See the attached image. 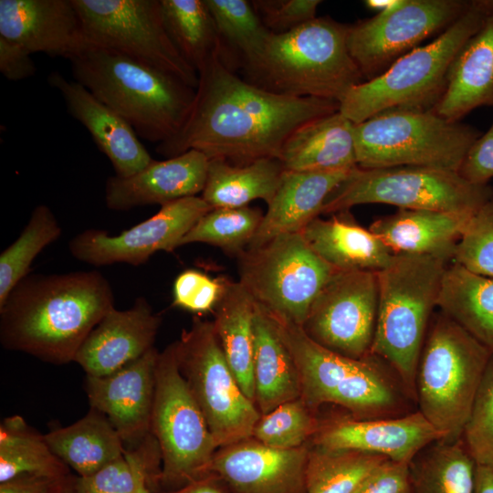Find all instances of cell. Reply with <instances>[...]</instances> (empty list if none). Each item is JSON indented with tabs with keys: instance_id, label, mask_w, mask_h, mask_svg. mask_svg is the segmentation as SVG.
Instances as JSON below:
<instances>
[{
	"instance_id": "cell-1",
	"label": "cell",
	"mask_w": 493,
	"mask_h": 493,
	"mask_svg": "<svg viewBox=\"0 0 493 493\" xmlns=\"http://www.w3.org/2000/svg\"><path fill=\"white\" fill-rule=\"evenodd\" d=\"M185 124L156 152L171 158L189 150L232 164L279 160L282 146L299 126L334 113L340 102L276 94L257 87L215 55L199 71Z\"/></svg>"
},
{
	"instance_id": "cell-2",
	"label": "cell",
	"mask_w": 493,
	"mask_h": 493,
	"mask_svg": "<svg viewBox=\"0 0 493 493\" xmlns=\"http://www.w3.org/2000/svg\"><path fill=\"white\" fill-rule=\"evenodd\" d=\"M113 308L112 288L97 270L28 274L0 305V341L7 350L66 364Z\"/></svg>"
},
{
	"instance_id": "cell-3",
	"label": "cell",
	"mask_w": 493,
	"mask_h": 493,
	"mask_svg": "<svg viewBox=\"0 0 493 493\" xmlns=\"http://www.w3.org/2000/svg\"><path fill=\"white\" fill-rule=\"evenodd\" d=\"M267 312L297 365L300 398L313 411L332 404L355 418L374 419L417 410L405 384L383 358L343 356L315 342L300 326Z\"/></svg>"
},
{
	"instance_id": "cell-4",
	"label": "cell",
	"mask_w": 493,
	"mask_h": 493,
	"mask_svg": "<svg viewBox=\"0 0 493 493\" xmlns=\"http://www.w3.org/2000/svg\"><path fill=\"white\" fill-rule=\"evenodd\" d=\"M73 79L153 143L173 139L191 112L195 89L112 50L88 46L70 59Z\"/></svg>"
},
{
	"instance_id": "cell-5",
	"label": "cell",
	"mask_w": 493,
	"mask_h": 493,
	"mask_svg": "<svg viewBox=\"0 0 493 493\" xmlns=\"http://www.w3.org/2000/svg\"><path fill=\"white\" fill-rule=\"evenodd\" d=\"M348 29L322 16L271 34L259 57L243 68V79L276 94L341 102L364 81L348 49Z\"/></svg>"
},
{
	"instance_id": "cell-6",
	"label": "cell",
	"mask_w": 493,
	"mask_h": 493,
	"mask_svg": "<svg viewBox=\"0 0 493 493\" xmlns=\"http://www.w3.org/2000/svg\"><path fill=\"white\" fill-rule=\"evenodd\" d=\"M449 263L397 253L377 272L378 314L371 353L393 368L414 401L420 354Z\"/></svg>"
},
{
	"instance_id": "cell-7",
	"label": "cell",
	"mask_w": 493,
	"mask_h": 493,
	"mask_svg": "<svg viewBox=\"0 0 493 493\" xmlns=\"http://www.w3.org/2000/svg\"><path fill=\"white\" fill-rule=\"evenodd\" d=\"M492 0H474L449 28L396 60L380 76L354 86L340 102L353 123L389 110L432 111L444 95L450 66L482 26Z\"/></svg>"
},
{
	"instance_id": "cell-8",
	"label": "cell",
	"mask_w": 493,
	"mask_h": 493,
	"mask_svg": "<svg viewBox=\"0 0 493 493\" xmlns=\"http://www.w3.org/2000/svg\"><path fill=\"white\" fill-rule=\"evenodd\" d=\"M490 355L446 315L434 313L417 365L415 403L442 440L461 438Z\"/></svg>"
},
{
	"instance_id": "cell-9",
	"label": "cell",
	"mask_w": 493,
	"mask_h": 493,
	"mask_svg": "<svg viewBox=\"0 0 493 493\" xmlns=\"http://www.w3.org/2000/svg\"><path fill=\"white\" fill-rule=\"evenodd\" d=\"M358 167L426 166L458 172L479 131L433 111L389 110L354 123Z\"/></svg>"
},
{
	"instance_id": "cell-10",
	"label": "cell",
	"mask_w": 493,
	"mask_h": 493,
	"mask_svg": "<svg viewBox=\"0 0 493 493\" xmlns=\"http://www.w3.org/2000/svg\"><path fill=\"white\" fill-rule=\"evenodd\" d=\"M492 196L488 184L470 183L456 171L426 166L357 167L328 196L321 214L350 211L365 204L474 214Z\"/></svg>"
},
{
	"instance_id": "cell-11",
	"label": "cell",
	"mask_w": 493,
	"mask_h": 493,
	"mask_svg": "<svg viewBox=\"0 0 493 493\" xmlns=\"http://www.w3.org/2000/svg\"><path fill=\"white\" fill-rule=\"evenodd\" d=\"M155 377L151 433L163 462L159 477L164 485L183 488L211 476L218 446L179 371L173 343L159 352Z\"/></svg>"
},
{
	"instance_id": "cell-12",
	"label": "cell",
	"mask_w": 493,
	"mask_h": 493,
	"mask_svg": "<svg viewBox=\"0 0 493 493\" xmlns=\"http://www.w3.org/2000/svg\"><path fill=\"white\" fill-rule=\"evenodd\" d=\"M238 282L256 304L302 327L309 307L336 271L301 233L284 234L237 257Z\"/></svg>"
},
{
	"instance_id": "cell-13",
	"label": "cell",
	"mask_w": 493,
	"mask_h": 493,
	"mask_svg": "<svg viewBox=\"0 0 493 493\" xmlns=\"http://www.w3.org/2000/svg\"><path fill=\"white\" fill-rule=\"evenodd\" d=\"M173 347L179 371L218 448L251 437L261 414L234 376L213 321L194 318Z\"/></svg>"
},
{
	"instance_id": "cell-14",
	"label": "cell",
	"mask_w": 493,
	"mask_h": 493,
	"mask_svg": "<svg viewBox=\"0 0 493 493\" xmlns=\"http://www.w3.org/2000/svg\"><path fill=\"white\" fill-rule=\"evenodd\" d=\"M89 46L107 48L167 72L196 89L198 73L180 54L160 0H72Z\"/></svg>"
},
{
	"instance_id": "cell-15",
	"label": "cell",
	"mask_w": 493,
	"mask_h": 493,
	"mask_svg": "<svg viewBox=\"0 0 493 493\" xmlns=\"http://www.w3.org/2000/svg\"><path fill=\"white\" fill-rule=\"evenodd\" d=\"M466 0H402L386 12L349 25L347 45L364 81L449 28L469 8Z\"/></svg>"
},
{
	"instance_id": "cell-16",
	"label": "cell",
	"mask_w": 493,
	"mask_h": 493,
	"mask_svg": "<svg viewBox=\"0 0 493 493\" xmlns=\"http://www.w3.org/2000/svg\"><path fill=\"white\" fill-rule=\"evenodd\" d=\"M378 292L376 272L336 270L314 299L301 328L330 351L363 358L373 342Z\"/></svg>"
},
{
	"instance_id": "cell-17",
	"label": "cell",
	"mask_w": 493,
	"mask_h": 493,
	"mask_svg": "<svg viewBox=\"0 0 493 493\" xmlns=\"http://www.w3.org/2000/svg\"><path fill=\"white\" fill-rule=\"evenodd\" d=\"M212 208L201 196L182 198L161 206L150 218L110 236L88 229L74 236L68 248L79 261L93 266L144 264L157 251L173 252L195 223Z\"/></svg>"
},
{
	"instance_id": "cell-18",
	"label": "cell",
	"mask_w": 493,
	"mask_h": 493,
	"mask_svg": "<svg viewBox=\"0 0 493 493\" xmlns=\"http://www.w3.org/2000/svg\"><path fill=\"white\" fill-rule=\"evenodd\" d=\"M309 446L277 449L253 437L220 447L210 467L231 493H306Z\"/></svg>"
},
{
	"instance_id": "cell-19",
	"label": "cell",
	"mask_w": 493,
	"mask_h": 493,
	"mask_svg": "<svg viewBox=\"0 0 493 493\" xmlns=\"http://www.w3.org/2000/svg\"><path fill=\"white\" fill-rule=\"evenodd\" d=\"M442 435L418 411L387 418L358 419L336 414L320 421L312 445L329 449L357 450L410 463Z\"/></svg>"
},
{
	"instance_id": "cell-20",
	"label": "cell",
	"mask_w": 493,
	"mask_h": 493,
	"mask_svg": "<svg viewBox=\"0 0 493 493\" xmlns=\"http://www.w3.org/2000/svg\"><path fill=\"white\" fill-rule=\"evenodd\" d=\"M158 354L153 347L113 373L86 375L90 407L107 416L128 448L135 447L151 434Z\"/></svg>"
},
{
	"instance_id": "cell-21",
	"label": "cell",
	"mask_w": 493,
	"mask_h": 493,
	"mask_svg": "<svg viewBox=\"0 0 493 493\" xmlns=\"http://www.w3.org/2000/svg\"><path fill=\"white\" fill-rule=\"evenodd\" d=\"M0 37L68 60L89 46L72 0H0Z\"/></svg>"
},
{
	"instance_id": "cell-22",
	"label": "cell",
	"mask_w": 493,
	"mask_h": 493,
	"mask_svg": "<svg viewBox=\"0 0 493 493\" xmlns=\"http://www.w3.org/2000/svg\"><path fill=\"white\" fill-rule=\"evenodd\" d=\"M160 323L144 297L128 309L113 308L89 332L74 362L89 376L113 373L153 348Z\"/></svg>"
},
{
	"instance_id": "cell-23",
	"label": "cell",
	"mask_w": 493,
	"mask_h": 493,
	"mask_svg": "<svg viewBox=\"0 0 493 493\" xmlns=\"http://www.w3.org/2000/svg\"><path fill=\"white\" fill-rule=\"evenodd\" d=\"M209 159L196 150H189L163 161L152 160L135 174L116 175L105 184V204L114 211L160 205L202 194Z\"/></svg>"
},
{
	"instance_id": "cell-24",
	"label": "cell",
	"mask_w": 493,
	"mask_h": 493,
	"mask_svg": "<svg viewBox=\"0 0 493 493\" xmlns=\"http://www.w3.org/2000/svg\"><path fill=\"white\" fill-rule=\"evenodd\" d=\"M47 82L60 93L68 113L88 130L98 149L109 158L116 176H131L153 160L131 124L81 84L58 71L49 74Z\"/></svg>"
},
{
	"instance_id": "cell-25",
	"label": "cell",
	"mask_w": 493,
	"mask_h": 493,
	"mask_svg": "<svg viewBox=\"0 0 493 493\" xmlns=\"http://www.w3.org/2000/svg\"><path fill=\"white\" fill-rule=\"evenodd\" d=\"M351 172L284 171L280 184L247 247H257L280 235L301 233L321 214L328 196Z\"/></svg>"
},
{
	"instance_id": "cell-26",
	"label": "cell",
	"mask_w": 493,
	"mask_h": 493,
	"mask_svg": "<svg viewBox=\"0 0 493 493\" xmlns=\"http://www.w3.org/2000/svg\"><path fill=\"white\" fill-rule=\"evenodd\" d=\"M474 214L398 209L375 219L369 229L394 254L427 255L452 262L456 244Z\"/></svg>"
},
{
	"instance_id": "cell-27",
	"label": "cell",
	"mask_w": 493,
	"mask_h": 493,
	"mask_svg": "<svg viewBox=\"0 0 493 493\" xmlns=\"http://www.w3.org/2000/svg\"><path fill=\"white\" fill-rule=\"evenodd\" d=\"M483 106L493 107V0L480 28L454 58L444 95L432 111L460 121Z\"/></svg>"
},
{
	"instance_id": "cell-28",
	"label": "cell",
	"mask_w": 493,
	"mask_h": 493,
	"mask_svg": "<svg viewBox=\"0 0 493 493\" xmlns=\"http://www.w3.org/2000/svg\"><path fill=\"white\" fill-rule=\"evenodd\" d=\"M354 123L340 110L298 127L284 142L285 171H353L358 167Z\"/></svg>"
},
{
	"instance_id": "cell-29",
	"label": "cell",
	"mask_w": 493,
	"mask_h": 493,
	"mask_svg": "<svg viewBox=\"0 0 493 493\" xmlns=\"http://www.w3.org/2000/svg\"><path fill=\"white\" fill-rule=\"evenodd\" d=\"M309 246L336 270L379 272L394 253L369 228L358 225L350 211L329 219L320 216L301 231Z\"/></svg>"
},
{
	"instance_id": "cell-30",
	"label": "cell",
	"mask_w": 493,
	"mask_h": 493,
	"mask_svg": "<svg viewBox=\"0 0 493 493\" xmlns=\"http://www.w3.org/2000/svg\"><path fill=\"white\" fill-rule=\"evenodd\" d=\"M255 404L261 414L301 397V382L297 365L280 338L270 316L256 304Z\"/></svg>"
},
{
	"instance_id": "cell-31",
	"label": "cell",
	"mask_w": 493,
	"mask_h": 493,
	"mask_svg": "<svg viewBox=\"0 0 493 493\" xmlns=\"http://www.w3.org/2000/svg\"><path fill=\"white\" fill-rule=\"evenodd\" d=\"M213 321L226 360L245 394L255 403L256 303L238 281L226 279Z\"/></svg>"
},
{
	"instance_id": "cell-32",
	"label": "cell",
	"mask_w": 493,
	"mask_h": 493,
	"mask_svg": "<svg viewBox=\"0 0 493 493\" xmlns=\"http://www.w3.org/2000/svg\"><path fill=\"white\" fill-rule=\"evenodd\" d=\"M44 437L52 452L79 477L96 473L122 457L126 450L107 416L93 408L72 425L53 429Z\"/></svg>"
},
{
	"instance_id": "cell-33",
	"label": "cell",
	"mask_w": 493,
	"mask_h": 493,
	"mask_svg": "<svg viewBox=\"0 0 493 493\" xmlns=\"http://www.w3.org/2000/svg\"><path fill=\"white\" fill-rule=\"evenodd\" d=\"M437 308L493 353V278L450 262Z\"/></svg>"
},
{
	"instance_id": "cell-34",
	"label": "cell",
	"mask_w": 493,
	"mask_h": 493,
	"mask_svg": "<svg viewBox=\"0 0 493 493\" xmlns=\"http://www.w3.org/2000/svg\"><path fill=\"white\" fill-rule=\"evenodd\" d=\"M284 171L281 162L276 158L259 159L241 165L210 159L201 197L211 208L243 207L257 199L268 205Z\"/></svg>"
},
{
	"instance_id": "cell-35",
	"label": "cell",
	"mask_w": 493,
	"mask_h": 493,
	"mask_svg": "<svg viewBox=\"0 0 493 493\" xmlns=\"http://www.w3.org/2000/svg\"><path fill=\"white\" fill-rule=\"evenodd\" d=\"M476 468L462 438L436 440L409 463L411 493H475Z\"/></svg>"
},
{
	"instance_id": "cell-36",
	"label": "cell",
	"mask_w": 493,
	"mask_h": 493,
	"mask_svg": "<svg viewBox=\"0 0 493 493\" xmlns=\"http://www.w3.org/2000/svg\"><path fill=\"white\" fill-rule=\"evenodd\" d=\"M68 466L50 449L44 435L19 415L6 417L0 425V483L24 476L60 479Z\"/></svg>"
},
{
	"instance_id": "cell-37",
	"label": "cell",
	"mask_w": 493,
	"mask_h": 493,
	"mask_svg": "<svg viewBox=\"0 0 493 493\" xmlns=\"http://www.w3.org/2000/svg\"><path fill=\"white\" fill-rule=\"evenodd\" d=\"M220 40L219 57L234 71L253 63L262 53L270 35L246 0H205Z\"/></svg>"
},
{
	"instance_id": "cell-38",
	"label": "cell",
	"mask_w": 493,
	"mask_h": 493,
	"mask_svg": "<svg viewBox=\"0 0 493 493\" xmlns=\"http://www.w3.org/2000/svg\"><path fill=\"white\" fill-rule=\"evenodd\" d=\"M166 30L183 58L198 71L220 51L205 0H160Z\"/></svg>"
},
{
	"instance_id": "cell-39",
	"label": "cell",
	"mask_w": 493,
	"mask_h": 493,
	"mask_svg": "<svg viewBox=\"0 0 493 493\" xmlns=\"http://www.w3.org/2000/svg\"><path fill=\"white\" fill-rule=\"evenodd\" d=\"M385 456L350 449L309 446L306 493H354Z\"/></svg>"
},
{
	"instance_id": "cell-40",
	"label": "cell",
	"mask_w": 493,
	"mask_h": 493,
	"mask_svg": "<svg viewBox=\"0 0 493 493\" xmlns=\"http://www.w3.org/2000/svg\"><path fill=\"white\" fill-rule=\"evenodd\" d=\"M61 233L58 221L47 205H38L33 209L19 236L0 254V305L29 274L36 257Z\"/></svg>"
},
{
	"instance_id": "cell-41",
	"label": "cell",
	"mask_w": 493,
	"mask_h": 493,
	"mask_svg": "<svg viewBox=\"0 0 493 493\" xmlns=\"http://www.w3.org/2000/svg\"><path fill=\"white\" fill-rule=\"evenodd\" d=\"M263 212L248 205L212 208L181 241V246L205 243L236 257L249 246L263 218Z\"/></svg>"
},
{
	"instance_id": "cell-42",
	"label": "cell",
	"mask_w": 493,
	"mask_h": 493,
	"mask_svg": "<svg viewBox=\"0 0 493 493\" xmlns=\"http://www.w3.org/2000/svg\"><path fill=\"white\" fill-rule=\"evenodd\" d=\"M320 420L301 398L286 402L261 414L251 437L272 448L294 449L306 446L319 430Z\"/></svg>"
},
{
	"instance_id": "cell-43",
	"label": "cell",
	"mask_w": 493,
	"mask_h": 493,
	"mask_svg": "<svg viewBox=\"0 0 493 493\" xmlns=\"http://www.w3.org/2000/svg\"><path fill=\"white\" fill-rule=\"evenodd\" d=\"M477 465L493 466V353L461 436Z\"/></svg>"
},
{
	"instance_id": "cell-44",
	"label": "cell",
	"mask_w": 493,
	"mask_h": 493,
	"mask_svg": "<svg viewBox=\"0 0 493 493\" xmlns=\"http://www.w3.org/2000/svg\"><path fill=\"white\" fill-rule=\"evenodd\" d=\"M453 261L470 272L493 278V196L470 218Z\"/></svg>"
},
{
	"instance_id": "cell-45",
	"label": "cell",
	"mask_w": 493,
	"mask_h": 493,
	"mask_svg": "<svg viewBox=\"0 0 493 493\" xmlns=\"http://www.w3.org/2000/svg\"><path fill=\"white\" fill-rule=\"evenodd\" d=\"M226 279L212 278L207 274L186 269L173 285V305L187 311L204 314L215 310L225 289Z\"/></svg>"
},
{
	"instance_id": "cell-46",
	"label": "cell",
	"mask_w": 493,
	"mask_h": 493,
	"mask_svg": "<svg viewBox=\"0 0 493 493\" xmlns=\"http://www.w3.org/2000/svg\"><path fill=\"white\" fill-rule=\"evenodd\" d=\"M320 0H255L251 4L272 34H283L316 18Z\"/></svg>"
},
{
	"instance_id": "cell-47",
	"label": "cell",
	"mask_w": 493,
	"mask_h": 493,
	"mask_svg": "<svg viewBox=\"0 0 493 493\" xmlns=\"http://www.w3.org/2000/svg\"><path fill=\"white\" fill-rule=\"evenodd\" d=\"M73 482L77 493H131L134 481L131 464L123 456L92 475L75 477Z\"/></svg>"
},
{
	"instance_id": "cell-48",
	"label": "cell",
	"mask_w": 493,
	"mask_h": 493,
	"mask_svg": "<svg viewBox=\"0 0 493 493\" xmlns=\"http://www.w3.org/2000/svg\"><path fill=\"white\" fill-rule=\"evenodd\" d=\"M354 493H411L409 463L386 459L362 480Z\"/></svg>"
},
{
	"instance_id": "cell-49",
	"label": "cell",
	"mask_w": 493,
	"mask_h": 493,
	"mask_svg": "<svg viewBox=\"0 0 493 493\" xmlns=\"http://www.w3.org/2000/svg\"><path fill=\"white\" fill-rule=\"evenodd\" d=\"M470 183L488 184L493 178V122L471 145L458 170Z\"/></svg>"
},
{
	"instance_id": "cell-50",
	"label": "cell",
	"mask_w": 493,
	"mask_h": 493,
	"mask_svg": "<svg viewBox=\"0 0 493 493\" xmlns=\"http://www.w3.org/2000/svg\"><path fill=\"white\" fill-rule=\"evenodd\" d=\"M124 456L131 464L133 473L131 493H152L150 488L151 477L156 459L161 458L155 437L150 434L142 442L132 448H126Z\"/></svg>"
},
{
	"instance_id": "cell-51",
	"label": "cell",
	"mask_w": 493,
	"mask_h": 493,
	"mask_svg": "<svg viewBox=\"0 0 493 493\" xmlns=\"http://www.w3.org/2000/svg\"><path fill=\"white\" fill-rule=\"evenodd\" d=\"M30 56L18 45L0 37V71L7 79L17 81L35 74L36 66Z\"/></svg>"
},
{
	"instance_id": "cell-52",
	"label": "cell",
	"mask_w": 493,
	"mask_h": 493,
	"mask_svg": "<svg viewBox=\"0 0 493 493\" xmlns=\"http://www.w3.org/2000/svg\"><path fill=\"white\" fill-rule=\"evenodd\" d=\"M61 479L37 476L18 477L0 483V493H52Z\"/></svg>"
},
{
	"instance_id": "cell-53",
	"label": "cell",
	"mask_w": 493,
	"mask_h": 493,
	"mask_svg": "<svg viewBox=\"0 0 493 493\" xmlns=\"http://www.w3.org/2000/svg\"><path fill=\"white\" fill-rule=\"evenodd\" d=\"M475 493H493V466L477 465Z\"/></svg>"
},
{
	"instance_id": "cell-54",
	"label": "cell",
	"mask_w": 493,
	"mask_h": 493,
	"mask_svg": "<svg viewBox=\"0 0 493 493\" xmlns=\"http://www.w3.org/2000/svg\"><path fill=\"white\" fill-rule=\"evenodd\" d=\"M212 477L213 476H209L191 483L177 490L175 493H226L224 489L215 482V479Z\"/></svg>"
},
{
	"instance_id": "cell-55",
	"label": "cell",
	"mask_w": 493,
	"mask_h": 493,
	"mask_svg": "<svg viewBox=\"0 0 493 493\" xmlns=\"http://www.w3.org/2000/svg\"><path fill=\"white\" fill-rule=\"evenodd\" d=\"M402 3V0H366L365 6L369 9L383 13L393 9Z\"/></svg>"
},
{
	"instance_id": "cell-56",
	"label": "cell",
	"mask_w": 493,
	"mask_h": 493,
	"mask_svg": "<svg viewBox=\"0 0 493 493\" xmlns=\"http://www.w3.org/2000/svg\"><path fill=\"white\" fill-rule=\"evenodd\" d=\"M74 477L69 475L59 480L52 493H77L74 488Z\"/></svg>"
}]
</instances>
